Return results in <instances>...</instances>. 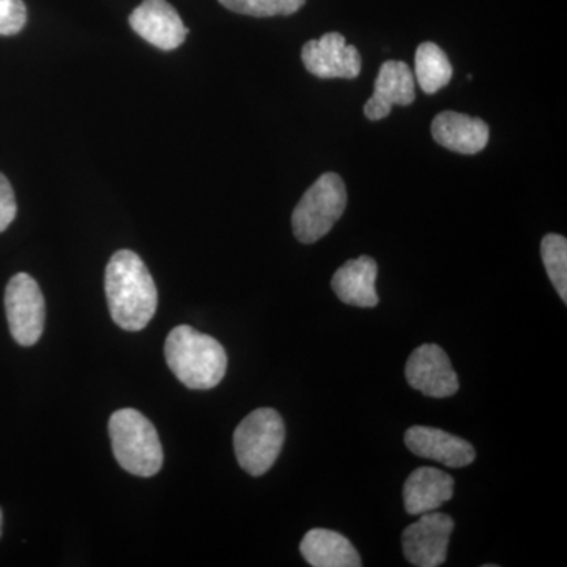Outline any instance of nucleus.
Listing matches in <instances>:
<instances>
[{"instance_id":"obj_12","label":"nucleus","mask_w":567,"mask_h":567,"mask_svg":"<svg viewBox=\"0 0 567 567\" xmlns=\"http://www.w3.org/2000/svg\"><path fill=\"white\" fill-rule=\"evenodd\" d=\"M405 445L413 454L440 462L450 468L473 464L476 451L472 443L442 429L413 425L405 432Z\"/></svg>"},{"instance_id":"obj_7","label":"nucleus","mask_w":567,"mask_h":567,"mask_svg":"<svg viewBox=\"0 0 567 567\" xmlns=\"http://www.w3.org/2000/svg\"><path fill=\"white\" fill-rule=\"evenodd\" d=\"M454 520L443 513L421 514L420 520L405 528L402 547L410 565L439 567L446 561Z\"/></svg>"},{"instance_id":"obj_6","label":"nucleus","mask_w":567,"mask_h":567,"mask_svg":"<svg viewBox=\"0 0 567 567\" xmlns=\"http://www.w3.org/2000/svg\"><path fill=\"white\" fill-rule=\"evenodd\" d=\"M6 312L10 333L22 347L39 342L44 330V298L31 275L18 274L6 289Z\"/></svg>"},{"instance_id":"obj_15","label":"nucleus","mask_w":567,"mask_h":567,"mask_svg":"<svg viewBox=\"0 0 567 567\" xmlns=\"http://www.w3.org/2000/svg\"><path fill=\"white\" fill-rule=\"evenodd\" d=\"M379 267L372 257L360 256L349 260L336 271L331 287L342 303L354 308H375L379 295L375 290Z\"/></svg>"},{"instance_id":"obj_22","label":"nucleus","mask_w":567,"mask_h":567,"mask_svg":"<svg viewBox=\"0 0 567 567\" xmlns=\"http://www.w3.org/2000/svg\"><path fill=\"white\" fill-rule=\"evenodd\" d=\"M2 522H3L2 509H0V536H2Z\"/></svg>"},{"instance_id":"obj_1","label":"nucleus","mask_w":567,"mask_h":567,"mask_svg":"<svg viewBox=\"0 0 567 567\" xmlns=\"http://www.w3.org/2000/svg\"><path fill=\"white\" fill-rule=\"evenodd\" d=\"M112 320L126 331H141L153 319L158 290L144 260L130 249L111 257L104 275Z\"/></svg>"},{"instance_id":"obj_13","label":"nucleus","mask_w":567,"mask_h":567,"mask_svg":"<svg viewBox=\"0 0 567 567\" xmlns=\"http://www.w3.org/2000/svg\"><path fill=\"white\" fill-rule=\"evenodd\" d=\"M431 132L436 144L462 155H475L484 151L488 142L486 122L454 111L436 115Z\"/></svg>"},{"instance_id":"obj_19","label":"nucleus","mask_w":567,"mask_h":567,"mask_svg":"<svg viewBox=\"0 0 567 567\" xmlns=\"http://www.w3.org/2000/svg\"><path fill=\"white\" fill-rule=\"evenodd\" d=\"M223 7L246 17L271 18L297 13L306 0H219Z\"/></svg>"},{"instance_id":"obj_5","label":"nucleus","mask_w":567,"mask_h":567,"mask_svg":"<svg viewBox=\"0 0 567 567\" xmlns=\"http://www.w3.org/2000/svg\"><path fill=\"white\" fill-rule=\"evenodd\" d=\"M346 207L347 189L341 175H320L295 207V237L305 245L316 244L333 229L334 224L344 215Z\"/></svg>"},{"instance_id":"obj_4","label":"nucleus","mask_w":567,"mask_h":567,"mask_svg":"<svg viewBox=\"0 0 567 567\" xmlns=\"http://www.w3.org/2000/svg\"><path fill=\"white\" fill-rule=\"evenodd\" d=\"M286 425L274 409H257L238 424L234 434L235 456L251 476H262L281 454Z\"/></svg>"},{"instance_id":"obj_9","label":"nucleus","mask_w":567,"mask_h":567,"mask_svg":"<svg viewBox=\"0 0 567 567\" xmlns=\"http://www.w3.org/2000/svg\"><path fill=\"white\" fill-rule=\"evenodd\" d=\"M405 377L413 390L429 398L443 399L456 394L458 379L450 357L436 344L417 347L410 354L405 365Z\"/></svg>"},{"instance_id":"obj_16","label":"nucleus","mask_w":567,"mask_h":567,"mask_svg":"<svg viewBox=\"0 0 567 567\" xmlns=\"http://www.w3.org/2000/svg\"><path fill=\"white\" fill-rule=\"evenodd\" d=\"M300 551L312 567H361L360 554L346 536L331 529L315 528L306 533Z\"/></svg>"},{"instance_id":"obj_21","label":"nucleus","mask_w":567,"mask_h":567,"mask_svg":"<svg viewBox=\"0 0 567 567\" xmlns=\"http://www.w3.org/2000/svg\"><path fill=\"white\" fill-rule=\"evenodd\" d=\"M18 205L11 188L9 178L0 174V233L7 230V227L17 218Z\"/></svg>"},{"instance_id":"obj_17","label":"nucleus","mask_w":567,"mask_h":567,"mask_svg":"<svg viewBox=\"0 0 567 567\" xmlns=\"http://www.w3.org/2000/svg\"><path fill=\"white\" fill-rule=\"evenodd\" d=\"M415 73L420 87L427 95H434L440 89L450 84L453 78V66L445 51L432 41H425L417 47L415 54Z\"/></svg>"},{"instance_id":"obj_11","label":"nucleus","mask_w":567,"mask_h":567,"mask_svg":"<svg viewBox=\"0 0 567 567\" xmlns=\"http://www.w3.org/2000/svg\"><path fill=\"white\" fill-rule=\"evenodd\" d=\"M415 78L405 62L388 61L380 66L374 95L364 104V115L377 122L390 115L393 106H409L415 102Z\"/></svg>"},{"instance_id":"obj_20","label":"nucleus","mask_w":567,"mask_h":567,"mask_svg":"<svg viewBox=\"0 0 567 567\" xmlns=\"http://www.w3.org/2000/svg\"><path fill=\"white\" fill-rule=\"evenodd\" d=\"M28 22L22 0H0V35H17Z\"/></svg>"},{"instance_id":"obj_14","label":"nucleus","mask_w":567,"mask_h":567,"mask_svg":"<svg viewBox=\"0 0 567 567\" xmlns=\"http://www.w3.org/2000/svg\"><path fill=\"white\" fill-rule=\"evenodd\" d=\"M454 495L453 476L432 468L421 466L406 477L404 486V505L410 516L432 513L450 502Z\"/></svg>"},{"instance_id":"obj_3","label":"nucleus","mask_w":567,"mask_h":567,"mask_svg":"<svg viewBox=\"0 0 567 567\" xmlns=\"http://www.w3.org/2000/svg\"><path fill=\"white\" fill-rule=\"evenodd\" d=\"M112 451L123 470L151 477L162 470L164 454L155 425L134 409L117 410L110 420Z\"/></svg>"},{"instance_id":"obj_2","label":"nucleus","mask_w":567,"mask_h":567,"mask_svg":"<svg viewBox=\"0 0 567 567\" xmlns=\"http://www.w3.org/2000/svg\"><path fill=\"white\" fill-rule=\"evenodd\" d=\"M167 365L189 390H212L227 371V353L212 336L188 324L174 328L164 347Z\"/></svg>"},{"instance_id":"obj_8","label":"nucleus","mask_w":567,"mask_h":567,"mask_svg":"<svg viewBox=\"0 0 567 567\" xmlns=\"http://www.w3.org/2000/svg\"><path fill=\"white\" fill-rule=\"evenodd\" d=\"M301 61L309 73L322 80H354L361 73L360 51L353 44H347L344 37L338 32L309 40L301 50Z\"/></svg>"},{"instance_id":"obj_18","label":"nucleus","mask_w":567,"mask_h":567,"mask_svg":"<svg viewBox=\"0 0 567 567\" xmlns=\"http://www.w3.org/2000/svg\"><path fill=\"white\" fill-rule=\"evenodd\" d=\"M540 256L551 284L561 300L567 301V240L563 235L548 234L540 244Z\"/></svg>"},{"instance_id":"obj_10","label":"nucleus","mask_w":567,"mask_h":567,"mask_svg":"<svg viewBox=\"0 0 567 567\" xmlns=\"http://www.w3.org/2000/svg\"><path fill=\"white\" fill-rule=\"evenodd\" d=\"M128 21L137 35L162 51L177 50L188 35L181 14L166 0H144Z\"/></svg>"}]
</instances>
